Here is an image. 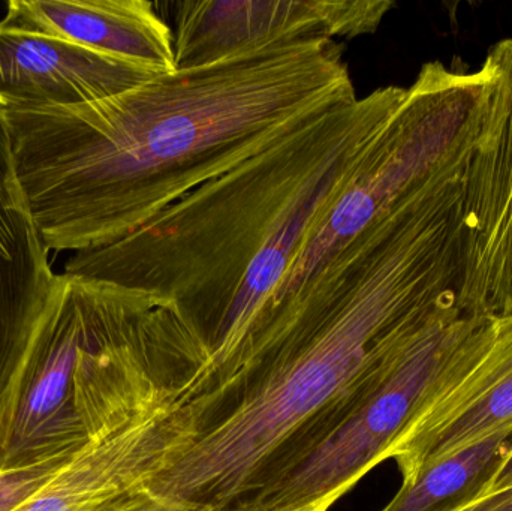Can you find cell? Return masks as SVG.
Returning a JSON list of instances; mask_svg holds the SVG:
<instances>
[{
  "label": "cell",
  "mask_w": 512,
  "mask_h": 511,
  "mask_svg": "<svg viewBox=\"0 0 512 511\" xmlns=\"http://www.w3.org/2000/svg\"><path fill=\"white\" fill-rule=\"evenodd\" d=\"M334 39L177 68L98 101L5 110L48 251L113 245L198 186L357 99Z\"/></svg>",
  "instance_id": "obj_1"
},
{
  "label": "cell",
  "mask_w": 512,
  "mask_h": 511,
  "mask_svg": "<svg viewBox=\"0 0 512 511\" xmlns=\"http://www.w3.org/2000/svg\"><path fill=\"white\" fill-rule=\"evenodd\" d=\"M463 170L370 222L246 345L233 377L191 401L197 434L149 491L225 511L301 426L448 300L468 266Z\"/></svg>",
  "instance_id": "obj_2"
},
{
  "label": "cell",
  "mask_w": 512,
  "mask_h": 511,
  "mask_svg": "<svg viewBox=\"0 0 512 511\" xmlns=\"http://www.w3.org/2000/svg\"><path fill=\"white\" fill-rule=\"evenodd\" d=\"M405 95L406 87H379L327 111L125 239L72 255L63 273L173 306L207 354L191 401L215 392L304 234Z\"/></svg>",
  "instance_id": "obj_3"
},
{
  "label": "cell",
  "mask_w": 512,
  "mask_h": 511,
  "mask_svg": "<svg viewBox=\"0 0 512 511\" xmlns=\"http://www.w3.org/2000/svg\"><path fill=\"white\" fill-rule=\"evenodd\" d=\"M207 354L165 300L56 276L44 320L0 401V471L77 455L191 401Z\"/></svg>",
  "instance_id": "obj_4"
},
{
  "label": "cell",
  "mask_w": 512,
  "mask_h": 511,
  "mask_svg": "<svg viewBox=\"0 0 512 511\" xmlns=\"http://www.w3.org/2000/svg\"><path fill=\"white\" fill-rule=\"evenodd\" d=\"M490 317L448 300L274 450L225 511H328L388 461L454 354Z\"/></svg>",
  "instance_id": "obj_5"
},
{
  "label": "cell",
  "mask_w": 512,
  "mask_h": 511,
  "mask_svg": "<svg viewBox=\"0 0 512 511\" xmlns=\"http://www.w3.org/2000/svg\"><path fill=\"white\" fill-rule=\"evenodd\" d=\"M486 92L483 66L463 72L439 60L424 63L406 87L402 104L370 138L351 173L304 234L242 348L370 222L465 164L480 131Z\"/></svg>",
  "instance_id": "obj_6"
},
{
  "label": "cell",
  "mask_w": 512,
  "mask_h": 511,
  "mask_svg": "<svg viewBox=\"0 0 512 511\" xmlns=\"http://www.w3.org/2000/svg\"><path fill=\"white\" fill-rule=\"evenodd\" d=\"M486 104L463 174L468 266L460 308L480 317L512 314V38L483 63Z\"/></svg>",
  "instance_id": "obj_7"
},
{
  "label": "cell",
  "mask_w": 512,
  "mask_h": 511,
  "mask_svg": "<svg viewBox=\"0 0 512 511\" xmlns=\"http://www.w3.org/2000/svg\"><path fill=\"white\" fill-rule=\"evenodd\" d=\"M512 429V314L490 317L454 354L388 459L402 486L424 470Z\"/></svg>",
  "instance_id": "obj_8"
},
{
  "label": "cell",
  "mask_w": 512,
  "mask_h": 511,
  "mask_svg": "<svg viewBox=\"0 0 512 511\" xmlns=\"http://www.w3.org/2000/svg\"><path fill=\"white\" fill-rule=\"evenodd\" d=\"M391 0H182L170 3L176 68L276 42L375 33Z\"/></svg>",
  "instance_id": "obj_9"
},
{
  "label": "cell",
  "mask_w": 512,
  "mask_h": 511,
  "mask_svg": "<svg viewBox=\"0 0 512 511\" xmlns=\"http://www.w3.org/2000/svg\"><path fill=\"white\" fill-rule=\"evenodd\" d=\"M197 434L191 402L135 420L78 453L15 511H129L152 492Z\"/></svg>",
  "instance_id": "obj_10"
},
{
  "label": "cell",
  "mask_w": 512,
  "mask_h": 511,
  "mask_svg": "<svg viewBox=\"0 0 512 511\" xmlns=\"http://www.w3.org/2000/svg\"><path fill=\"white\" fill-rule=\"evenodd\" d=\"M159 72L0 21V107H68L125 92Z\"/></svg>",
  "instance_id": "obj_11"
},
{
  "label": "cell",
  "mask_w": 512,
  "mask_h": 511,
  "mask_svg": "<svg viewBox=\"0 0 512 511\" xmlns=\"http://www.w3.org/2000/svg\"><path fill=\"white\" fill-rule=\"evenodd\" d=\"M21 186L5 108L0 107V401L44 320L56 276Z\"/></svg>",
  "instance_id": "obj_12"
},
{
  "label": "cell",
  "mask_w": 512,
  "mask_h": 511,
  "mask_svg": "<svg viewBox=\"0 0 512 511\" xmlns=\"http://www.w3.org/2000/svg\"><path fill=\"white\" fill-rule=\"evenodd\" d=\"M3 20L59 36L81 47L147 66L176 71L171 27L147 0H11Z\"/></svg>",
  "instance_id": "obj_13"
},
{
  "label": "cell",
  "mask_w": 512,
  "mask_h": 511,
  "mask_svg": "<svg viewBox=\"0 0 512 511\" xmlns=\"http://www.w3.org/2000/svg\"><path fill=\"white\" fill-rule=\"evenodd\" d=\"M512 444V429L424 470L381 511H456L483 497Z\"/></svg>",
  "instance_id": "obj_14"
},
{
  "label": "cell",
  "mask_w": 512,
  "mask_h": 511,
  "mask_svg": "<svg viewBox=\"0 0 512 511\" xmlns=\"http://www.w3.org/2000/svg\"><path fill=\"white\" fill-rule=\"evenodd\" d=\"M77 455L60 456L44 464L0 471V511H15L23 506Z\"/></svg>",
  "instance_id": "obj_15"
},
{
  "label": "cell",
  "mask_w": 512,
  "mask_h": 511,
  "mask_svg": "<svg viewBox=\"0 0 512 511\" xmlns=\"http://www.w3.org/2000/svg\"><path fill=\"white\" fill-rule=\"evenodd\" d=\"M129 511H210L198 504L188 501L176 500V498L162 497V495L150 494L146 500Z\"/></svg>",
  "instance_id": "obj_16"
},
{
  "label": "cell",
  "mask_w": 512,
  "mask_h": 511,
  "mask_svg": "<svg viewBox=\"0 0 512 511\" xmlns=\"http://www.w3.org/2000/svg\"><path fill=\"white\" fill-rule=\"evenodd\" d=\"M456 511H512V488L498 494L478 498Z\"/></svg>",
  "instance_id": "obj_17"
},
{
  "label": "cell",
  "mask_w": 512,
  "mask_h": 511,
  "mask_svg": "<svg viewBox=\"0 0 512 511\" xmlns=\"http://www.w3.org/2000/svg\"><path fill=\"white\" fill-rule=\"evenodd\" d=\"M512 488V444L510 450H508L507 456L504 461L499 464L498 470L493 474L490 479L489 485H487L486 491H484L483 497L487 495L498 494V492L507 491ZM481 497V498H483Z\"/></svg>",
  "instance_id": "obj_18"
}]
</instances>
